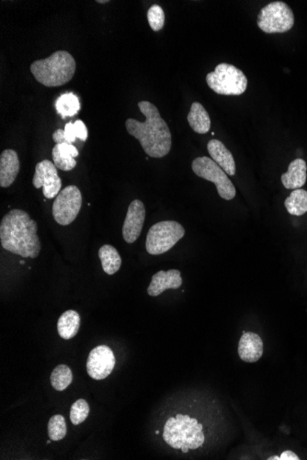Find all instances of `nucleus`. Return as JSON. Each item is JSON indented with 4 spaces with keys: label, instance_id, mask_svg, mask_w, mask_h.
<instances>
[{
    "label": "nucleus",
    "instance_id": "1",
    "mask_svg": "<svg viewBox=\"0 0 307 460\" xmlns=\"http://www.w3.org/2000/svg\"><path fill=\"white\" fill-rule=\"evenodd\" d=\"M138 108L146 117L144 122L128 119L125 127L130 135L138 139L144 153L153 158H162L172 149V133L161 118L158 108L149 101H140Z\"/></svg>",
    "mask_w": 307,
    "mask_h": 460
},
{
    "label": "nucleus",
    "instance_id": "2",
    "mask_svg": "<svg viewBox=\"0 0 307 460\" xmlns=\"http://www.w3.org/2000/svg\"><path fill=\"white\" fill-rule=\"evenodd\" d=\"M0 241L5 250L24 258H36L42 248L37 236V222L26 211L19 208H13L3 217Z\"/></svg>",
    "mask_w": 307,
    "mask_h": 460
},
{
    "label": "nucleus",
    "instance_id": "3",
    "mask_svg": "<svg viewBox=\"0 0 307 460\" xmlns=\"http://www.w3.org/2000/svg\"><path fill=\"white\" fill-rule=\"evenodd\" d=\"M35 79L48 88L67 84L76 72V61L67 51H58L47 58L37 60L31 65Z\"/></svg>",
    "mask_w": 307,
    "mask_h": 460
},
{
    "label": "nucleus",
    "instance_id": "4",
    "mask_svg": "<svg viewBox=\"0 0 307 460\" xmlns=\"http://www.w3.org/2000/svg\"><path fill=\"white\" fill-rule=\"evenodd\" d=\"M203 429V425L199 424L197 419L177 414L176 417H170L165 424L163 438L169 447L188 453L204 444L206 436Z\"/></svg>",
    "mask_w": 307,
    "mask_h": 460
},
{
    "label": "nucleus",
    "instance_id": "5",
    "mask_svg": "<svg viewBox=\"0 0 307 460\" xmlns=\"http://www.w3.org/2000/svg\"><path fill=\"white\" fill-rule=\"evenodd\" d=\"M209 88L219 95L240 96L245 92L247 79L245 74L234 65L222 63L214 72L206 76Z\"/></svg>",
    "mask_w": 307,
    "mask_h": 460
},
{
    "label": "nucleus",
    "instance_id": "6",
    "mask_svg": "<svg viewBox=\"0 0 307 460\" xmlns=\"http://www.w3.org/2000/svg\"><path fill=\"white\" fill-rule=\"evenodd\" d=\"M185 234V229L175 221H164L154 224L147 236V253L153 256L162 255L172 249Z\"/></svg>",
    "mask_w": 307,
    "mask_h": 460
},
{
    "label": "nucleus",
    "instance_id": "7",
    "mask_svg": "<svg viewBox=\"0 0 307 460\" xmlns=\"http://www.w3.org/2000/svg\"><path fill=\"white\" fill-rule=\"evenodd\" d=\"M258 28L265 33H283L294 24V15L286 3L275 1L261 8L258 15Z\"/></svg>",
    "mask_w": 307,
    "mask_h": 460
},
{
    "label": "nucleus",
    "instance_id": "8",
    "mask_svg": "<svg viewBox=\"0 0 307 460\" xmlns=\"http://www.w3.org/2000/svg\"><path fill=\"white\" fill-rule=\"evenodd\" d=\"M192 168L195 175L214 183L219 196L226 201H231L235 197V188L227 174L212 158L197 157L192 161Z\"/></svg>",
    "mask_w": 307,
    "mask_h": 460
},
{
    "label": "nucleus",
    "instance_id": "9",
    "mask_svg": "<svg viewBox=\"0 0 307 460\" xmlns=\"http://www.w3.org/2000/svg\"><path fill=\"white\" fill-rule=\"evenodd\" d=\"M82 206V195L76 186H68L59 192L53 204L55 221L67 227L75 221Z\"/></svg>",
    "mask_w": 307,
    "mask_h": 460
},
{
    "label": "nucleus",
    "instance_id": "10",
    "mask_svg": "<svg viewBox=\"0 0 307 460\" xmlns=\"http://www.w3.org/2000/svg\"><path fill=\"white\" fill-rule=\"evenodd\" d=\"M33 184L35 188H44V195L47 199L58 197L62 187V180L59 178L58 167L49 160H42L35 167Z\"/></svg>",
    "mask_w": 307,
    "mask_h": 460
},
{
    "label": "nucleus",
    "instance_id": "11",
    "mask_svg": "<svg viewBox=\"0 0 307 460\" xmlns=\"http://www.w3.org/2000/svg\"><path fill=\"white\" fill-rule=\"evenodd\" d=\"M115 354L107 345H99L90 351L87 361V371L90 378L101 381L110 375L115 370Z\"/></svg>",
    "mask_w": 307,
    "mask_h": 460
},
{
    "label": "nucleus",
    "instance_id": "12",
    "mask_svg": "<svg viewBox=\"0 0 307 460\" xmlns=\"http://www.w3.org/2000/svg\"><path fill=\"white\" fill-rule=\"evenodd\" d=\"M146 220V207L143 202L135 199L128 207L123 227V236L128 244H133L140 236Z\"/></svg>",
    "mask_w": 307,
    "mask_h": 460
},
{
    "label": "nucleus",
    "instance_id": "13",
    "mask_svg": "<svg viewBox=\"0 0 307 460\" xmlns=\"http://www.w3.org/2000/svg\"><path fill=\"white\" fill-rule=\"evenodd\" d=\"M183 285L181 271L170 270L169 271H159L152 277L147 293L149 296L156 297L163 293L165 290H176Z\"/></svg>",
    "mask_w": 307,
    "mask_h": 460
},
{
    "label": "nucleus",
    "instance_id": "14",
    "mask_svg": "<svg viewBox=\"0 0 307 460\" xmlns=\"http://www.w3.org/2000/svg\"><path fill=\"white\" fill-rule=\"evenodd\" d=\"M238 355L247 363H255L263 355V341L258 334L244 333L238 344Z\"/></svg>",
    "mask_w": 307,
    "mask_h": 460
},
{
    "label": "nucleus",
    "instance_id": "15",
    "mask_svg": "<svg viewBox=\"0 0 307 460\" xmlns=\"http://www.w3.org/2000/svg\"><path fill=\"white\" fill-rule=\"evenodd\" d=\"M19 160L16 151L7 149L0 156V186L8 188L15 181L19 172Z\"/></svg>",
    "mask_w": 307,
    "mask_h": 460
},
{
    "label": "nucleus",
    "instance_id": "16",
    "mask_svg": "<svg viewBox=\"0 0 307 460\" xmlns=\"http://www.w3.org/2000/svg\"><path fill=\"white\" fill-rule=\"evenodd\" d=\"M207 149L212 159L229 176H235V163L234 156L227 148L219 140H211L207 145Z\"/></svg>",
    "mask_w": 307,
    "mask_h": 460
},
{
    "label": "nucleus",
    "instance_id": "17",
    "mask_svg": "<svg viewBox=\"0 0 307 460\" xmlns=\"http://www.w3.org/2000/svg\"><path fill=\"white\" fill-rule=\"evenodd\" d=\"M281 183L287 190H298L306 184L307 165L305 160L297 158L289 165L288 171L281 175Z\"/></svg>",
    "mask_w": 307,
    "mask_h": 460
},
{
    "label": "nucleus",
    "instance_id": "18",
    "mask_svg": "<svg viewBox=\"0 0 307 460\" xmlns=\"http://www.w3.org/2000/svg\"><path fill=\"white\" fill-rule=\"evenodd\" d=\"M53 164L58 170L71 171L76 167L75 157L79 156L78 148L72 144H58L52 151Z\"/></svg>",
    "mask_w": 307,
    "mask_h": 460
},
{
    "label": "nucleus",
    "instance_id": "19",
    "mask_svg": "<svg viewBox=\"0 0 307 460\" xmlns=\"http://www.w3.org/2000/svg\"><path fill=\"white\" fill-rule=\"evenodd\" d=\"M187 119L190 126L195 133L206 134L211 129V119H210L208 113L201 103H192Z\"/></svg>",
    "mask_w": 307,
    "mask_h": 460
},
{
    "label": "nucleus",
    "instance_id": "20",
    "mask_svg": "<svg viewBox=\"0 0 307 460\" xmlns=\"http://www.w3.org/2000/svg\"><path fill=\"white\" fill-rule=\"evenodd\" d=\"M81 327V316L78 311L69 310L62 314L58 322V331L63 339L69 340L76 336Z\"/></svg>",
    "mask_w": 307,
    "mask_h": 460
},
{
    "label": "nucleus",
    "instance_id": "21",
    "mask_svg": "<svg viewBox=\"0 0 307 460\" xmlns=\"http://www.w3.org/2000/svg\"><path fill=\"white\" fill-rule=\"evenodd\" d=\"M99 257L101 259L102 268L108 275H115L122 265L121 256L113 245H105L99 248Z\"/></svg>",
    "mask_w": 307,
    "mask_h": 460
},
{
    "label": "nucleus",
    "instance_id": "22",
    "mask_svg": "<svg viewBox=\"0 0 307 460\" xmlns=\"http://www.w3.org/2000/svg\"><path fill=\"white\" fill-rule=\"evenodd\" d=\"M284 205L291 215H304L307 213V191L302 188L294 190L285 199Z\"/></svg>",
    "mask_w": 307,
    "mask_h": 460
},
{
    "label": "nucleus",
    "instance_id": "23",
    "mask_svg": "<svg viewBox=\"0 0 307 460\" xmlns=\"http://www.w3.org/2000/svg\"><path fill=\"white\" fill-rule=\"evenodd\" d=\"M56 110L63 119L76 115L81 110V102L75 94L65 93L59 97L56 102Z\"/></svg>",
    "mask_w": 307,
    "mask_h": 460
},
{
    "label": "nucleus",
    "instance_id": "24",
    "mask_svg": "<svg viewBox=\"0 0 307 460\" xmlns=\"http://www.w3.org/2000/svg\"><path fill=\"white\" fill-rule=\"evenodd\" d=\"M51 384L56 391H63L73 381V373L67 365H59L51 375Z\"/></svg>",
    "mask_w": 307,
    "mask_h": 460
},
{
    "label": "nucleus",
    "instance_id": "25",
    "mask_svg": "<svg viewBox=\"0 0 307 460\" xmlns=\"http://www.w3.org/2000/svg\"><path fill=\"white\" fill-rule=\"evenodd\" d=\"M67 422L60 414L53 416L48 422V435L52 441H60L67 436Z\"/></svg>",
    "mask_w": 307,
    "mask_h": 460
},
{
    "label": "nucleus",
    "instance_id": "26",
    "mask_svg": "<svg viewBox=\"0 0 307 460\" xmlns=\"http://www.w3.org/2000/svg\"><path fill=\"white\" fill-rule=\"evenodd\" d=\"M90 413V405L84 399H79L74 402L70 410V420L74 425H78L85 422Z\"/></svg>",
    "mask_w": 307,
    "mask_h": 460
},
{
    "label": "nucleus",
    "instance_id": "27",
    "mask_svg": "<svg viewBox=\"0 0 307 460\" xmlns=\"http://www.w3.org/2000/svg\"><path fill=\"white\" fill-rule=\"evenodd\" d=\"M147 21L154 31H161L165 24V13L160 6L155 4L147 11Z\"/></svg>",
    "mask_w": 307,
    "mask_h": 460
},
{
    "label": "nucleus",
    "instance_id": "28",
    "mask_svg": "<svg viewBox=\"0 0 307 460\" xmlns=\"http://www.w3.org/2000/svg\"><path fill=\"white\" fill-rule=\"evenodd\" d=\"M74 130H75V133L76 138L81 140L82 142H86L88 139V129L84 122L78 120L74 122Z\"/></svg>",
    "mask_w": 307,
    "mask_h": 460
},
{
    "label": "nucleus",
    "instance_id": "29",
    "mask_svg": "<svg viewBox=\"0 0 307 460\" xmlns=\"http://www.w3.org/2000/svg\"><path fill=\"white\" fill-rule=\"evenodd\" d=\"M65 137L68 144H72L76 142V136L75 130H74V124L68 122L65 126Z\"/></svg>",
    "mask_w": 307,
    "mask_h": 460
},
{
    "label": "nucleus",
    "instance_id": "30",
    "mask_svg": "<svg viewBox=\"0 0 307 460\" xmlns=\"http://www.w3.org/2000/svg\"><path fill=\"white\" fill-rule=\"evenodd\" d=\"M53 140L56 145L68 144L67 140H65V130H63V129H58V130H56L55 133H53Z\"/></svg>",
    "mask_w": 307,
    "mask_h": 460
},
{
    "label": "nucleus",
    "instance_id": "31",
    "mask_svg": "<svg viewBox=\"0 0 307 460\" xmlns=\"http://www.w3.org/2000/svg\"><path fill=\"white\" fill-rule=\"evenodd\" d=\"M281 460H299V457L297 454L292 452L291 450H286L281 453L280 456Z\"/></svg>",
    "mask_w": 307,
    "mask_h": 460
},
{
    "label": "nucleus",
    "instance_id": "32",
    "mask_svg": "<svg viewBox=\"0 0 307 460\" xmlns=\"http://www.w3.org/2000/svg\"><path fill=\"white\" fill-rule=\"evenodd\" d=\"M269 460H281L280 457L279 456H272L269 457Z\"/></svg>",
    "mask_w": 307,
    "mask_h": 460
},
{
    "label": "nucleus",
    "instance_id": "33",
    "mask_svg": "<svg viewBox=\"0 0 307 460\" xmlns=\"http://www.w3.org/2000/svg\"><path fill=\"white\" fill-rule=\"evenodd\" d=\"M96 2L101 3V4H104V3H109V0H97Z\"/></svg>",
    "mask_w": 307,
    "mask_h": 460
},
{
    "label": "nucleus",
    "instance_id": "34",
    "mask_svg": "<svg viewBox=\"0 0 307 460\" xmlns=\"http://www.w3.org/2000/svg\"><path fill=\"white\" fill-rule=\"evenodd\" d=\"M156 435H159V431L158 430L156 431Z\"/></svg>",
    "mask_w": 307,
    "mask_h": 460
},
{
    "label": "nucleus",
    "instance_id": "35",
    "mask_svg": "<svg viewBox=\"0 0 307 460\" xmlns=\"http://www.w3.org/2000/svg\"><path fill=\"white\" fill-rule=\"evenodd\" d=\"M47 443V444H51L50 440H48V441Z\"/></svg>",
    "mask_w": 307,
    "mask_h": 460
},
{
    "label": "nucleus",
    "instance_id": "36",
    "mask_svg": "<svg viewBox=\"0 0 307 460\" xmlns=\"http://www.w3.org/2000/svg\"><path fill=\"white\" fill-rule=\"evenodd\" d=\"M21 264H22V265H24V264H25V262H24V261H21Z\"/></svg>",
    "mask_w": 307,
    "mask_h": 460
}]
</instances>
